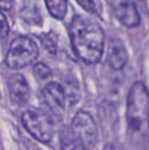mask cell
Segmentation results:
<instances>
[{
  "mask_svg": "<svg viewBox=\"0 0 149 150\" xmlns=\"http://www.w3.org/2000/svg\"><path fill=\"white\" fill-rule=\"evenodd\" d=\"M71 44L76 55L89 64L101 59L105 45V35L99 25L90 18L77 16L68 26Z\"/></svg>",
  "mask_w": 149,
  "mask_h": 150,
  "instance_id": "cell-1",
  "label": "cell"
},
{
  "mask_svg": "<svg viewBox=\"0 0 149 150\" xmlns=\"http://www.w3.org/2000/svg\"><path fill=\"white\" fill-rule=\"evenodd\" d=\"M126 120L129 137L137 146L149 142V91L145 84L136 82L127 97Z\"/></svg>",
  "mask_w": 149,
  "mask_h": 150,
  "instance_id": "cell-2",
  "label": "cell"
},
{
  "mask_svg": "<svg viewBox=\"0 0 149 150\" xmlns=\"http://www.w3.org/2000/svg\"><path fill=\"white\" fill-rule=\"evenodd\" d=\"M39 49L32 39L16 37L11 42L5 57V64L11 69H20L32 64L38 58Z\"/></svg>",
  "mask_w": 149,
  "mask_h": 150,
  "instance_id": "cell-3",
  "label": "cell"
},
{
  "mask_svg": "<svg viewBox=\"0 0 149 150\" xmlns=\"http://www.w3.org/2000/svg\"><path fill=\"white\" fill-rule=\"evenodd\" d=\"M22 124L26 131L41 143H49L54 136L53 120L45 112L28 109L22 115Z\"/></svg>",
  "mask_w": 149,
  "mask_h": 150,
  "instance_id": "cell-4",
  "label": "cell"
},
{
  "mask_svg": "<svg viewBox=\"0 0 149 150\" xmlns=\"http://www.w3.org/2000/svg\"><path fill=\"white\" fill-rule=\"evenodd\" d=\"M71 132L89 150L98 141V129L95 120L89 112L80 110L71 122Z\"/></svg>",
  "mask_w": 149,
  "mask_h": 150,
  "instance_id": "cell-5",
  "label": "cell"
},
{
  "mask_svg": "<svg viewBox=\"0 0 149 150\" xmlns=\"http://www.w3.org/2000/svg\"><path fill=\"white\" fill-rule=\"evenodd\" d=\"M41 101L47 110L45 112L51 119H61L66 110V98L60 84L55 82L48 83L41 91Z\"/></svg>",
  "mask_w": 149,
  "mask_h": 150,
  "instance_id": "cell-6",
  "label": "cell"
},
{
  "mask_svg": "<svg viewBox=\"0 0 149 150\" xmlns=\"http://www.w3.org/2000/svg\"><path fill=\"white\" fill-rule=\"evenodd\" d=\"M8 92L12 104L22 106L28 101L30 88L25 77L20 74H13L8 79Z\"/></svg>",
  "mask_w": 149,
  "mask_h": 150,
  "instance_id": "cell-7",
  "label": "cell"
},
{
  "mask_svg": "<svg viewBox=\"0 0 149 150\" xmlns=\"http://www.w3.org/2000/svg\"><path fill=\"white\" fill-rule=\"evenodd\" d=\"M114 14L121 25L127 28L138 27L141 23L140 14L133 1L123 0L114 7Z\"/></svg>",
  "mask_w": 149,
  "mask_h": 150,
  "instance_id": "cell-8",
  "label": "cell"
},
{
  "mask_svg": "<svg viewBox=\"0 0 149 150\" xmlns=\"http://www.w3.org/2000/svg\"><path fill=\"white\" fill-rule=\"evenodd\" d=\"M128 52L124 43L119 39H112L109 42L107 51V62L112 69L119 71L128 62Z\"/></svg>",
  "mask_w": 149,
  "mask_h": 150,
  "instance_id": "cell-9",
  "label": "cell"
},
{
  "mask_svg": "<svg viewBox=\"0 0 149 150\" xmlns=\"http://www.w3.org/2000/svg\"><path fill=\"white\" fill-rule=\"evenodd\" d=\"M60 150H88L87 147L71 132V129L64 126L59 132Z\"/></svg>",
  "mask_w": 149,
  "mask_h": 150,
  "instance_id": "cell-10",
  "label": "cell"
},
{
  "mask_svg": "<svg viewBox=\"0 0 149 150\" xmlns=\"http://www.w3.org/2000/svg\"><path fill=\"white\" fill-rule=\"evenodd\" d=\"M49 13L56 20H64L68 11V0H44Z\"/></svg>",
  "mask_w": 149,
  "mask_h": 150,
  "instance_id": "cell-11",
  "label": "cell"
},
{
  "mask_svg": "<svg viewBox=\"0 0 149 150\" xmlns=\"http://www.w3.org/2000/svg\"><path fill=\"white\" fill-rule=\"evenodd\" d=\"M64 88V94H66V101L70 103L71 105H74L79 101L80 99V89L78 83L76 82H66V86Z\"/></svg>",
  "mask_w": 149,
  "mask_h": 150,
  "instance_id": "cell-12",
  "label": "cell"
},
{
  "mask_svg": "<svg viewBox=\"0 0 149 150\" xmlns=\"http://www.w3.org/2000/svg\"><path fill=\"white\" fill-rule=\"evenodd\" d=\"M80 6L84 8L90 14L100 16L102 12V3L100 0H76Z\"/></svg>",
  "mask_w": 149,
  "mask_h": 150,
  "instance_id": "cell-13",
  "label": "cell"
},
{
  "mask_svg": "<svg viewBox=\"0 0 149 150\" xmlns=\"http://www.w3.org/2000/svg\"><path fill=\"white\" fill-rule=\"evenodd\" d=\"M33 73L38 79L45 80L51 76V69H49V67L44 64L43 62H37L33 67Z\"/></svg>",
  "mask_w": 149,
  "mask_h": 150,
  "instance_id": "cell-14",
  "label": "cell"
},
{
  "mask_svg": "<svg viewBox=\"0 0 149 150\" xmlns=\"http://www.w3.org/2000/svg\"><path fill=\"white\" fill-rule=\"evenodd\" d=\"M9 33V26L5 16L0 9V39H5Z\"/></svg>",
  "mask_w": 149,
  "mask_h": 150,
  "instance_id": "cell-15",
  "label": "cell"
},
{
  "mask_svg": "<svg viewBox=\"0 0 149 150\" xmlns=\"http://www.w3.org/2000/svg\"><path fill=\"white\" fill-rule=\"evenodd\" d=\"M42 45H43V47L45 48L49 53L54 54L56 52L55 44H54V42L52 41L51 39H49V38H44V39L42 40Z\"/></svg>",
  "mask_w": 149,
  "mask_h": 150,
  "instance_id": "cell-16",
  "label": "cell"
},
{
  "mask_svg": "<svg viewBox=\"0 0 149 150\" xmlns=\"http://www.w3.org/2000/svg\"><path fill=\"white\" fill-rule=\"evenodd\" d=\"M13 5V0H0V9L9 10Z\"/></svg>",
  "mask_w": 149,
  "mask_h": 150,
  "instance_id": "cell-17",
  "label": "cell"
},
{
  "mask_svg": "<svg viewBox=\"0 0 149 150\" xmlns=\"http://www.w3.org/2000/svg\"><path fill=\"white\" fill-rule=\"evenodd\" d=\"M138 1H139V5L142 11L149 16V0H138Z\"/></svg>",
  "mask_w": 149,
  "mask_h": 150,
  "instance_id": "cell-18",
  "label": "cell"
}]
</instances>
